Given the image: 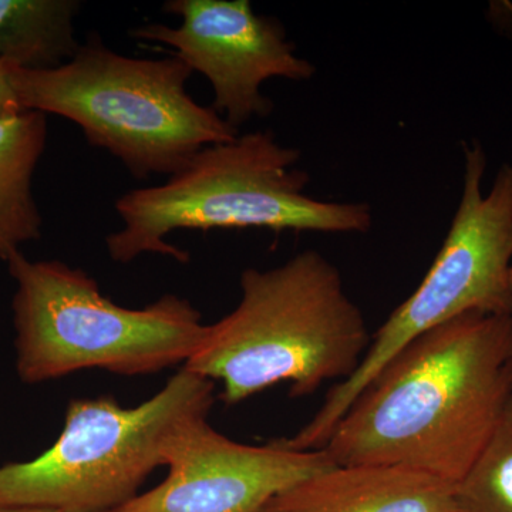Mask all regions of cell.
Here are the masks:
<instances>
[{
  "label": "cell",
  "instance_id": "1",
  "mask_svg": "<svg viewBox=\"0 0 512 512\" xmlns=\"http://www.w3.org/2000/svg\"><path fill=\"white\" fill-rule=\"evenodd\" d=\"M511 396L512 316L464 313L397 352L325 450L336 466L404 467L457 485Z\"/></svg>",
  "mask_w": 512,
  "mask_h": 512
},
{
  "label": "cell",
  "instance_id": "2",
  "mask_svg": "<svg viewBox=\"0 0 512 512\" xmlns=\"http://www.w3.org/2000/svg\"><path fill=\"white\" fill-rule=\"evenodd\" d=\"M241 301L214 325L183 366L220 380L234 406L279 383L292 397L326 382H345L362 363L372 336L346 292L340 271L318 251H303L269 269L241 275Z\"/></svg>",
  "mask_w": 512,
  "mask_h": 512
},
{
  "label": "cell",
  "instance_id": "3",
  "mask_svg": "<svg viewBox=\"0 0 512 512\" xmlns=\"http://www.w3.org/2000/svg\"><path fill=\"white\" fill-rule=\"evenodd\" d=\"M302 153L272 131L239 134L202 148L180 173L157 187L116 202L123 228L106 238L110 258L128 264L160 254L185 264L190 254L165 239L177 229H271L274 232L366 234L373 225L366 202L325 201L305 194L311 177Z\"/></svg>",
  "mask_w": 512,
  "mask_h": 512
},
{
  "label": "cell",
  "instance_id": "4",
  "mask_svg": "<svg viewBox=\"0 0 512 512\" xmlns=\"http://www.w3.org/2000/svg\"><path fill=\"white\" fill-rule=\"evenodd\" d=\"M191 74L178 57L134 59L92 35L56 69L10 67V82L22 110L73 121L89 144L119 158L137 180H148L173 177L202 148L239 136L187 93Z\"/></svg>",
  "mask_w": 512,
  "mask_h": 512
},
{
  "label": "cell",
  "instance_id": "5",
  "mask_svg": "<svg viewBox=\"0 0 512 512\" xmlns=\"http://www.w3.org/2000/svg\"><path fill=\"white\" fill-rule=\"evenodd\" d=\"M6 264L16 282V372L25 383L86 369L153 375L184 366L207 335L201 312L180 296L167 293L143 309H128L106 298L80 268L29 261L22 252Z\"/></svg>",
  "mask_w": 512,
  "mask_h": 512
},
{
  "label": "cell",
  "instance_id": "6",
  "mask_svg": "<svg viewBox=\"0 0 512 512\" xmlns=\"http://www.w3.org/2000/svg\"><path fill=\"white\" fill-rule=\"evenodd\" d=\"M463 191L439 254L416 291L372 336L362 363L333 387L319 412L285 444L322 450L359 393L414 339L468 312L512 316V164L504 163L484 194L487 154L480 141L461 144Z\"/></svg>",
  "mask_w": 512,
  "mask_h": 512
},
{
  "label": "cell",
  "instance_id": "7",
  "mask_svg": "<svg viewBox=\"0 0 512 512\" xmlns=\"http://www.w3.org/2000/svg\"><path fill=\"white\" fill-rule=\"evenodd\" d=\"M214 400V383L184 367L136 407L111 396L72 400L52 447L33 460L0 467V504L117 510L164 466L185 421L208 416Z\"/></svg>",
  "mask_w": 512,
  "mask_h": 512
},
{
  "label": "cell",
  "instance_id": "8",
  "mask_svg": "<svg viewBox=\"0 0 512 512\" xmlns=\"http://www.w3.org/2000/svg\"><path fill=\"white\" fill-rule=\"evenodd\" d=\"M163 10L180 16V26L150 23L128 35L170 47L171 56L207 77L211 109L235 130L274 111L261 90L266 80L305 82L315 76L316 67L298 56L284 26L256 15L249 0H168Z\"/></svg>",
  "mask_w": 512,
  "mask_h": 512
},
{
  "label": "cell",
  "instance_id": "9",
  "mask_svg": "<svg viewBox=\"0 0 512 512\" xmlns=\"http://www.w3.org/2000/svg\"><path fill=\"white\" fill-rule=\"evenodd\" d=\"M164 466L163 483L110 512H261L275 495L336 464L325 448L238 443L195 416L175 433Z\"/></svg>",
  "mask_w": 512,
  "mask_h": 512
},
{
  "label": "cell",
  "instance_id": "10",
  "mask_svg": "<svg viewBox=\"0 0 512 512\" xmlns=\"http://www.w3.org/2000/svg\"><path fill=\"white\" fill-rule=\"evenodd\" d=\"M261 512H457L456 485L390 466H336L275 495Z\"/></svg>",
  "mask_w": 512,
  "mask_h": 512
},
{
  "label": "cell",
  "instance_id": "11",
  "mask_svg": "<svg viewBox=\"0 0 512 512\" xmlns=\"http://www.w3.org/2000/svg\"><path fill=\"white\" fill-rule=\"evenodd\" d=\"M47 140L46 114L20 111L0 119V259L8 262L26 242L42 237L33 174Z\"/></svg>",
  "mask_w": 512,
  "mask_h": 512
},
{
  "label": "cell",
  "instance_id": "12",
  "mask_svg": "<svg viewBox=\"0 0 512 512\" xmlns=\"http://www.w3.org/2000/svg\"><path fill=\"white\" fill-rule=\"evenodd\" d=\"M79 0H0V60L13 69L50 70L69 62Z\"/></svg>",
  "mask_w": 512,
  "mask_h": 512
},
{
  "label": "cell",
  "instance_id": "13",
  "mask_svg": "<svg viewBox=\"0 0 512 512\" xmlns=\"http://www.w3.org/2000/svg\"><path fill=\"white\" fill-rule=\"evenodd\" d=\"M457 512H512V396L476 463L456 485Z\"/></svg>",
  "mask_w": 512,
  "mask_h": 512
},
{
  "label": "cell",
  "instance_id": "14",
  "mask_svg": "<svg viewBox=\"0 0 512 512\" xmlns=\"http://www.w3.org/2000/svg\"><path fill=\"white\" fill-rule=\"evenodd\" d=\"M22 110L18 96L10 82V66L0 60V119L13 116Z\"/></svg>",
  "mask_w": 512,
  "mask_h": 512
},
{
  "label": "cell",
  "instance_id": "15",
  "mask_svg": "<svg viewBox=\"0 0 512 512\" xmlns=\"http://www.w3.org/2000/svg\"><path fill=\"white\" fill-rule=\"evenodd\" d=\"M0 512H63L52 508L32 507V505H5L0 504Z\"/></svg>",
  "mask_w": 512,
  "mask_h": 512
},
{
  "label": "cell",
  "instance_id": "16",
  "mask_svg": "<svg viewBox=\"0 0 512 512\" xmlns=\"http://www.w3.org/2000/svg\"><path fill=\"white\" fill-rule=\"evenodd\" d=\"M510 284H511V289H512V266H511V271H510Z\"/></svg>",
  "mask_w": 512,
  "mask_h": 512
},
{
  "label": "cell",
  "instance_id": "17",
  "mask_svg": "<svg viewBox=\"0 0 512 512\" xmlns=\"http://www.w3.org/2000/svg\"><path fill=\"white\" fill-rule=\"evenodd\" d=\"M507 9H508V10H510V16H511V18H512V8H511V6H510V5H508V3H507Z\"/></svg>",
  "mask_w": 512,
  "mask_h": 512
}]
</instances>
